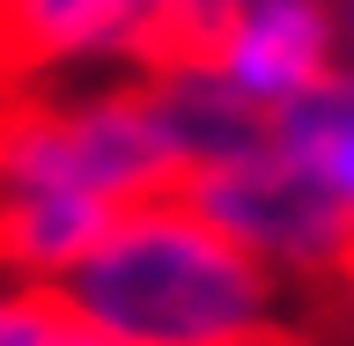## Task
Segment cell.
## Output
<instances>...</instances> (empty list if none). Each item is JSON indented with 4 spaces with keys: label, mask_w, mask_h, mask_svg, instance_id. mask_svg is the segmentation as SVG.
<instances>
[{
    "label": "cell",
    "mask_w": 354,
    "mask_h": 346,
    "mask_svg": "<svg viewBox=\"0 0 354 346\" xmlns=\"http://www.w3.org/2000/svg\"><path fill=\"white\" fill-rule=\"evenodd\" d=\"M52 295L74 325L126 346H266L288 331V287L185 192L118 206L104 243Z\"/></svg>",
    "instance_id": "cell-1"
},
{
    "label": "cell",
    "mask_w": 354,
    "mask_h": 346,
    "mask_svg": "<svg viewBox=\"0 0 354 346\" xmlns=\"http://www.w3.org/2000/svg\"><path fill=\"white\" fill-rule=\"evenodd\" d=\"M0 184H59L104 206H140L177 192V155L140 81H74L0 110Z\"/></svg>",
    "instance_id": "cell-2"
},
{
    "label": "cell",
    "mask_w": 354,
    "mask_h": 346,
    "mask_svg": "<svg viewBox=\"0 0 354 346\" xmlns=\"http://www.w3.org/2000/svg\"><path fill=\"white\" fill-rule=\"evenodd\" d=\"M177 192L192 199L229 243H243L288 295L295 287H310V295L354 287V221L273 140L259 155H236V162H214V170L185 177Z\"/></svg>",
    "instance_id": "cell-3"
},
{
    "label": "cell",
    "mask_w": 354,
    "mask_h": 346,
    "mask_svg": "<svg viewBox=\"0 0 354 346\" xmlns=\"http://www.w3.org/2000/svg\"><path fill=\"white\" fill-rule=\"evenodd\" d=\"M170 52L177 0H0V66L22 81H140Z\"/></svg>",
    "instance_id": "cell-4"
},
{
    "label": "cell",
    "mask_w": 354,
    "mask_h": 346,
    "mask_svg": "<svg viewBox=\"0 0 354 346\" xmlns=\"http://www.w3.org/2000/svg\"><path fill=\"white\" fill-rule=\"evenodd\" d=\"M199 52H214V66L266 118L288 110L295 96H310L325 74H339V37H332L325 0H243L221 22V37Z\"/></svg>",
    "instance_id": "cell-5"
},
{
    "label": "cell",
    "mask_w": 354,
    "mask_h": 346,
    "mask_svg": "<svg viewBox=\"0 0 354 346\" xmlns=\"http://www.w3.org/2000/svg\"><path fill=\"white\" fill-rule=\"evenodd\" d=\"M140 88H148V110H155V126H162V140H170V155H177V184L199 177V170H214V162L259 155L266 140H273V118H266L214 66V52H199V44H185V52H170L162 66H148Z\"/></svg>",
    "instance_id": "cell-6"
},
{
    "label": "cell",
    "mask_w": 354,
    "mask_h": 346,
    "mask_svg": "<svg viewBox=\"0 0 354 346\" xmlns=\"http://www.w3.org/2000/svg\"><path fill=\"white\" fill-rule=\"evenodd\" d=\"M111 214L88 192H59V184H0V273L30 287H59L74 265L104 243Z\"/></svg>",
    "instance_id": "cell-7"
},
{
    "label": "cell",
    "mask_w": 354,
    "mask_h": 346,
    "mask_svg": "<svg viewBox=\"0 0 354 346\" xmlns=\"http://www.w3.org/2000/svg\"><path fill=\"white\" fill-rule=\"evenodd\" d=\"M273 148L354 221V66L325 74L310 96L273 110Z\"/></svg>",
    "instance_id": "cell-8"
},
{
    "label": "cell",
    "mask_w": 354,
    "mask_h": 346,
    "mask_svg": "<svg viewBox=\"0 0 354 346\" xmlns=\"http://www.w3.org/2000/svg\"><path fill=\"white\" fill-rule=\"evenodd\" d=\"M59 331H66V309L52 287L0 273V346H59Z\"/></svg>",
    "instance_id": "cell-9"
},
{
    "label": "cell",
    "mask_w": 354,
    "mask_h": 346,
    "mask_svg": "<svg viewBox=\"0 0 354 346\" xmlns=\"http://www.w3.org/2000/svg\"><path fill=\"white\" fill-rule=\"evenodd\" d=\"M243 0H177V37L185 44H214L221 37V22L236 15Z\"/></svg>",
    "instance_id": "cell-10"
},
{
    "label": "cell",
    "mask_w": 354,
    "mask_h": 346,
    "mask_svg": "<svg viewBox=\"0 0 354 346\" xmlns=\"http://www.w3.org/2000/svg\"><path fill=\"white\" fill-rule=\"evenodd\" d=\"M332 8V37H339V66H354V0H325Z\"/></svg>",
    "instance_id": "cell-11"
},
{
    "label": "cell",
    "mask_w": 354,
    "mask_h": 346,
    "mask_svg": "<svg viewBox=\"0 0 354 346\" xmlns=\"http://www.w3.org/2000/svg\"><path fill=\"white\" fill-rule=\"evenodd\" d=\"M59 346H126V339H111V331H96V325H74V317H66Z\"/></svg>",
    "instance_id": "cell-12"
},
{
    "label": "cell",
    "mask_w": 354,
    "mask_h": 346,
    "mask_svg": "<svg viewBox=\"0 0 354 346\" xmlns=\"http://www.w3.org/2000/svg\"><path fill=\"white\" fill-rule=\"evenodd\" d=\"M266 346H310V339H295V331H281V339H266Z\"/></svg>",
    "instance_id": "cell-13"
}]
</instances>
